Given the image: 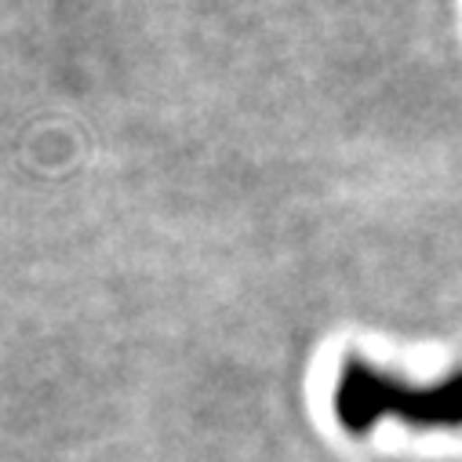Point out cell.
I'll return each mask as SVG.
<instances>
[{"label": "cell", "mask_w": 462, "mask_h": 462, "mask_svg": "<svg viewBox=\"0 0 462 462\" xmlns=\"http://www.w3.org/2000/svg\"><path fill=\"white\" fill-rule=\"evenodd\" d=\"M335 415L350 433H368L383 415H397L411 426H462V372L430 390H411L365 361H346Z\"/></svg>", "instance_id": "obj_1"}]
</instances>
